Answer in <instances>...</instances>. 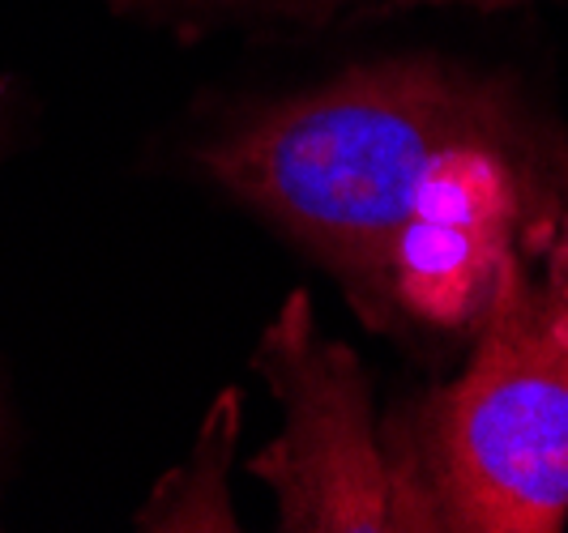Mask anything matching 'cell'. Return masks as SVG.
<instances>
[{
  "label": "cell",
  "mask_w": 568,
  "mask_h": 533,
  "mask_svg": "<svg viewBox=\"0 0 568 533\" xmlns=\"http://www.w3.org/2000/svg\"><path fill=\"white\" fill-rule=\"evenodd\" d=\"M180 158L432 376L462 359L513 260H547L568 214L556 90L440 43L210 94Z\"/></svg>",
  "instance_id": "1"
},
{
  "label": "cell",
  "mask_w": 568,
  "mask_h": 533,
  "mask_svg": "<svg viewBox=\"0 0 568 533\" xmlns=\"http://www.w3.org/2000/svg\"><path fill=\"white\" fill-rule=\"evenodd\" d=\"M381 440L398 533H560L568 521V295L513 260L445 376L394 397Z\"/></svg>",
  "instance_id": "2"
},
{
  "label": "cell",
  "mask_w": 568,
  "mask_h": 533,
  "mask_svg": "<svg viewBox=\"0 0 568 533\" xmlns=\"http://www.w3.org/2000/svg\"><path fill=\"white\" fill-rule=\"evenodd\" d=\"M253 371L283 406V431L248 457L286 533H394L398 486L364 359L321 329L308 290H291L256 337Z\"/></svg>",
  "instance_id": "3"
},
{
  "label": "cell",
  "mask_w": 568,
  "mask_h": 533,
  "mask_svg": "<svg viewBox=\"0 0 568 533\" xmlns=\"http://www.w3.org/2000/svg\"><path fill=\"white\" fill-rule=\"evenodd\" d=\"M108 13L193 48L210 39H261L300 43L342 30H359L410 13H539L565 9L568 0H103Z\"/></svg>",
  "instance_id": "4"
},
{
  "label": "cell",
  "mask_w": 568,
  "mask_h": 533,
  "mask_svg": "<svg viewBox=\"0 0 568 533\" xmlns=\"http://www.w3.org/2000/svg\"><path fill=\"white\" fill-rule=\"evenodd\" d=\"M240 422H244V401L235 389H223L214 397L210 414L201 419L193 452L168 478H159L150 500L133 512L138 530H240V516L231 504V465H235V449H240Z\"/></svg>",
  "instance_id": "5"
},
{
  "label": "cell",
  "mask_w": 568,
  "mask_h": 533,
  "mask_svg": "<svg viewBox=\"0 0 568 533\" xmlns=\"http://www.w3.org/2000/svg\"><path fill=\"white\" fill-rule=\"evenodd\" d=\"M22 133V90L0 78V158L13 150V141ZM4 444H9V419H4V401H0V470H4Z\"/></svg>",
  "instance_id": "6"
},
{
  "label": "cell",
  "mask_w": 568,
  "mask_h": 533,
  "mask_svg": "<svg viewBox=\"0 0 568 533\" xmlns=\"http://www.w3.org/2000/svg\"><path fill=\"white\" fill-rule=\"evenodd\" d=\"M542 274L568 295V214H565V223H560V235H556L551 253H547V260H542Z\"/></svg>",
  "instance_id": "7"
}]
</instances>
